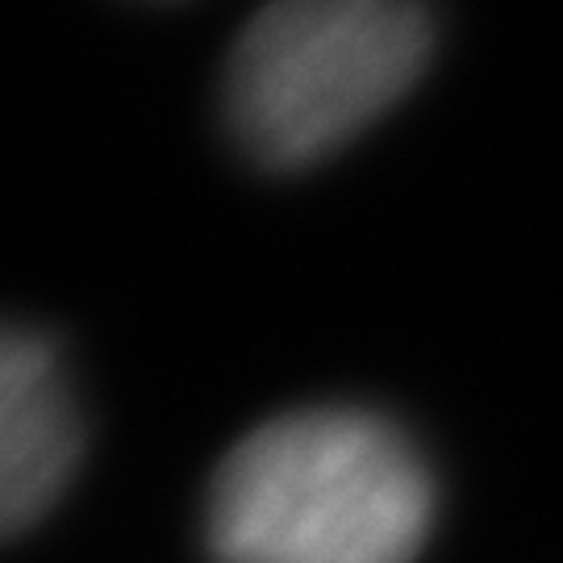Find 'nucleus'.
I'll use <instances>...</instances> for the list:
<instances>
[{"mask_svg": "<svg viewBox=\"0 0 563 563\" xmlns=\"http://www.w3.org/2000/svg\"><path fill=\"white\" fill-rule=\"evenodd\" d=\"M434 518V472L393 418L305 405L222 455L205 547L213 563H418Z\"/></svg>", "mask_w": 563, "mask_h": 563, "instance_id": "1", "label": "nucleus"}, {"mask_svg": "<svg viewBox=\"0 0 563 563\" xmlns=\"http://www.w3.org/2000/svg\"><path fill=\"white\" fill-rule=\"evenodd\" d=\"M426 0H267L225 59L230 139L267 172H301L409 97L434 59Z\"/></svg>", "mask_w": 563, "mask_h": 563, "instance_id": "2", "label": "nucleus"}, {"mask_svg": "<svg viewBox=\"0 0 563 563\" xmlns=\"http://www.w3.org/2000/svg\"><path fill=\"white\" fill-rule=\"evenodd\" d=\"M84 460V409L59 342L0 322V543L63 501Z\"/></svg>", "mask_w": 563, "mask_h": 563, "instance_id": "3", "label": "nucleus"}]
</instances>
